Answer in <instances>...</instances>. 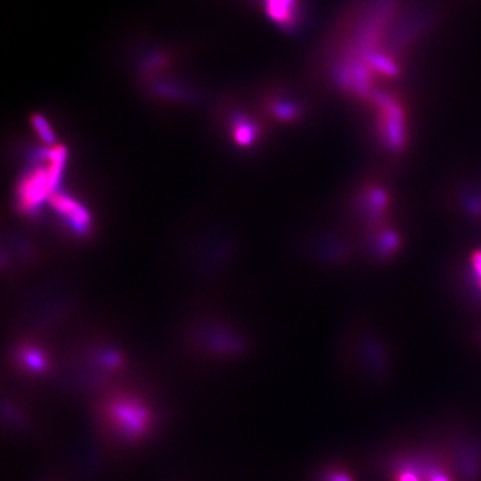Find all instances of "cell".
<instances>
[{"mask_svg":"<svg viewBox=\"0 0 481 481\" xmlns=\"http://www.w3.org/2000/svg\"><path fill=\"white\" fill-rule=\"evenodd\" d=\"M98 413L107 433L126 445H135L145 440L154 424V415L147 403L139 396L126 392L106 396Z\"/></svg>","mask_w":481,"mask_h":481,"instance_id":"cell-1","label":"cell"},{"mask_svg":"<svg viewBox=\"0 0 481 481\" xmlns=\"http://www.w3.org/2000/svg\"><path fill=\"white\" fill-rule=\"evenodd\" d=\"M66 165V150L57 146L47 152L44 163L24 174L17 189V203L23 214L37 212L57 192Z\"/></svg>","mask_w":481,"mask_h":481,"instance_id":"cell-2","label":"cell"},{"mask_svg":"<svg viewBox=\"0 0 481 481\" xmlns=\"http://www.w3.org/2000/svg\"><path fill=\"white\" fill-rule=\"evenodd\" d=\"M261 4L266 18L282 31L294 33L305 19L304 0H261Z\"/></svg>","mask_w":481,"mask_h":481,"instance_id":"cell-3","label":"cell"},{"mask_svg":"<svg viewBox=\"0 0 481 481\" xmlns=\"http://www.w3.org/2000/svg\"><path fill=\"white\" fill-rule=\"evenodd\" d=\"M53 209L62 215L78 234H86L91 226V218L86 208L67 194L57 192L50 198Z\"/></svg>","mask_w":481,"mask_h":481,"instance_id":"cell-4","label":"cell"},{"mask_svg":"<svg viewBox=\"0 0 481 481\" xmlns=\"http://www.w3.org/2000/svg\"><path fill=\"white\" fill-rule=\"evenodd\" d=\"M17 365L27 374H42L47 369V359L43 352L34 347H20L17 353Z\"/></svg>","mask_w":481,"mask_h":481,"instance_id":"cell-5","label":"cell"},{"mask_svg":"<svg viewBox=\"0 0 481 481\" xmlns=\"http://www.w3.org/2000/svg\"><path fill=\"white\" fill-rule=\"evenodd\" d=\"M33 125L37 130L40 139L46 143H54L55 140V135L53 133L50 125L47 123V120L44 119V116H35L33 118Z\"/></svg>","mask_w":481,"mask_h":481,"instance_id":"cell-6","label":"cell"},{"mask_svg":"<svg viewBox=\"0 0 481 481\" xmlns=\"http://www.w3.org/2000/svg\"><path fill=\"white\" fill-rule=\"evenodd\" d=\"M235 138H237V140H238L241 145H249L251 139H253V131H251V126H249V125H245V123L237 126Z\"/></svg>","mask_w":481,"mask_h":481,"instance_id":"cell-7","label":"cell"},{"mask_svg":"<svg viewBox=\"0 0 481 481\" xmlns=\"http://www.w3.org/2000/svg\"><path fill=\"white\" fill-rule=\"evenodd\" d=\"M393 481H421V479H420V476L416 472L409 471V469L408 471L404 469V471H401V472H399L396 475V478H394Z\"/></svg>","mask_w":481,"mask_h":481,"instance_id":"cell-8","label":"cell"},{"mask_svg":"<svg viewBox=\"0 0 481 481\" xmlns=\"http://www.w3.org/2000/svg\"><path fill=\"white\" fill-rule=\"evenodd\" d=\"M430 481H451V479H449V478H446V476H443V475H437V476L432 478Z\"/></svg>","mask_w":481,"mask_h":481,"instance_id":"cell-9","label":"cell"}]
</instances>
